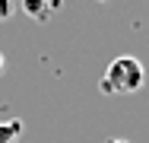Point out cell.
I'll return each instance as SVG.
<instances>
[{
  "label": "cell",
  "mask_w": 149,
  "mask_h": 143,
  "mask_svg": "<svg viewBox=\"0 0 149 143\" xmlns=\"http://www.w3.org/2000/svg\"><path fill=\"white\" fill-rule=\"evenodd\" d=\"M13 16V0H0V19H10Z\"/></svg>",
  "instance_id": "277c9868"
},
{
  "label": "cell",
  "mask_w": 149,
  "mask_h": 143,
  "mask_svg": "<svg viewBox=\"0 0 149 143\" xmlns=\"http://www.w3.org/2000/svg\"><path fill=\"white\" fill-rule=\"evenodd\" d=\"M22 134V121L13 118V121H0V143H16Z\"/></svg>",
  "instance_id": "3957f363"
},
{
  "label": "cell",
  "mask_w": 149,
  "mask_h": 143,
  "mask_svg": "<svg viewBox=\"0 0 149 143\" xmlns=\"http://www.w3.org/2000/svg\"><path fill=\"white\" fill-rule=\"evenodd\" d=\"M16 143H19V140H16Z\"/></svg>",
  "instance_id": "ba28073f"
},
{
  "label": "cell",
  "mask_w": 149,
  "mask_h": 143,
  "mask_svg": "<svg viewBox=\"0 0 149 143\" xmlns=\"http://www.w3.org/2000/svg\"><path fill=\"white\" fill-rule=\"evenodd\" d=\"M146 83V70H143V64L136 60V57L130 54H120L114 57L111 64H108V70H105V76H102V92H108V95H124V92H136V89H143Z\"/></svg>",
  "instance_id": "6da1fadb"
},
{
  "label": "cell",
  "mask_w": 149,
  "mask_h": 143,
  "mask_svg": "<svg viewBox=\"0 0 149 143\" xmlns=\"http://www.w3.org/2000/svg\"><path fill=\"white\" fill-rule=\"evenodd\" d=\"M98 3H108V0H98Z\"/></svg>",
  "instance_id": "52a82bcc"
},
{
  "label": "cell",
  "mask_w": 149,
  "mask_h": 143,
  "mask_svg": "<svg viewBox=\"0 0 149 143\" xmlns=\"http://www.w3.org/2000/svg\"><path fill=\"white\" fill-rule=\"evenodd\" d=\"M57 6H60L57 0H22L19 3V10L29 19H35V22H48L51 19V10H57Z\"/></svg>",
  "instance_id": "7a4b0ae2"
},
{
  "label": "cell",
  "mask_w": 149,
  "mask_h": 143,
  "mask_svg": "<svg viewBox=\"0 0 149 143\" xmlns=\"http://www.w3.org/2000/svg\"><path fill=\"white\" fill-rule=\"evenodd\" d=\"M3 67H6V60H3V54H0V73H3Z\"/></svg>",
  "instance_id": "8992f818"
},
{
  "label": "cell",
  "mask_w": 149,
  "mask_h": 143,
  "mask_svg": "<svg viewBox=\"0 0 149 143\" xmlns=\"http://www.w3.org/2000/svg\"><path fill=\"white\" fill-rule=\"evenodd\" d=\"M108 143H130V140H124V137H111Z\"/></svg>",
  "instance_id": "5b68a950"
}]
</instances>
